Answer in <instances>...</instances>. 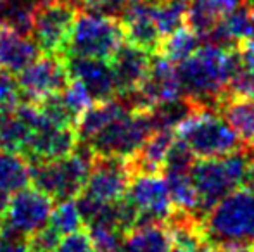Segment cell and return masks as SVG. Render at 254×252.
<instances>
[{"label": "cell", "instance_id": "6da1fadb", "mask_svg": "<svg viewBox=\"0 0 254 252\" xmlns=\"http://www.w3.org/2000/svg\"><path fill=\"white\" fill-rule=\"evenodd\" d=\"M241 67L237 47L201 45L187 61L178 64L185 97L195 105L216 109L228 97L232 78Z\"/></svg>", "mask_w": 254, "mask_h": 252}, {"label": "cell", "instance_id": "7a4b0ae2", "mask_svg": "<svg viewBox=\"0 0 254 252\" xmlns=\"http://www.w3.org/2000/svg\"><path fill=\"white\" fill-rule=\"evenodd\" d=\"M206 244L223 249H249L254 244V192L239 189L221 199L202 218Z\"/></svg>", "mask_w": 254, "mask_h": 252}, {"label": "cell", "instance_id": "3957f363", "mask_svg": "<svg viewBox=\"0 0 254 252\" xmlns=\"http://www.w3.org/2000/svg\"><path fill=\"white\" fill-rule=\"evenodd\" d=\"M253 166L254 157L249 149H242L225 157L195 161L190 169V178L201 199V218L221 199L244 187Z\"/></svg>", "mask_w": 254, "mask_h": 252}, {"label": "cell", "instance_id": "277c9868", "mask_svg": "<svg viewBox=\"0 0 254 252\" xmlns=\"http://www.w3.org/2000/svg\"><path fill=\"white\" fill-rule=\"evenodd\" d=\"M175 135L199 159L225 157L246 149L239 135L216 109L201 105L178 125Z\"/></svg>", "mask_w": 254, "mask_h": 252}, {"label": "cell", "instance_id": "5b68a950", "mask_svg": "<svg viewBox=\"0 0 254 252\" xmlns=\"http://www.w3.org/2000/svg\"><path fill=\"white\" fill-rule=\"evenodd\" d=\"M90 147L85 144L71 155L56 161L33 162L31 164V185L35 189L45 192L56 204L66 201H76V197L85 190L88 175L92 169Z\"/></svg>", "mask_w": 254, "mask_h": 252}, {"label": "cell", "instance_id": "8992f818", "mask_svg": "<svg viewBox=\"0 0 254 252\" xmlns=\"http://www.w3.org/2000/svg\"><path fill=\"white\" fill-rule=\"evenodd\" d=\"M127 44L121 19L78 12L66 45V57L111 61Z\"/></svg>", "mask_w": 254, "mask_h": 252}, {"label": "cell", "instance_id": "52a82bcc", "mask_svg": "<svg viewBox=\"0 0 254 252\" xmlns=\"http://www.w3.org/2000/svg\"><path fill=\"white\" fill-rule=\"evenodd\" d=\"M80 12L73 0H40L31 9V40L40 54L66 55V45Z\"/></svg>", "mask_w": 254, "mask_h": 252}, {"label": "cell", "instance_id": "ba28073f", "mask_svg": "<svg viewBox=\"0 0 254 252\" xmlns=\"http://www.w3.org/2000/svg\"><path fill=\"white\" fill-rule=\"evenodd\" d=\"M156 131L151 111H130L109 123L88 144L94 155L130 159Z\"/></svg>", "mask_w": 254, "mask_h": 252}, {"label": "cell", "instance_id": "9c48e42d", "mask_svg": "<svg viewBox=\"0 0 254 252\" xmlns=\"http://www.w3.org/2000/svg\"><path fill=\"white\" fill-rule=\"evenodd\" d=\"M23 102H40L64 92L71 83L66 55L40 54L16 76Z\"/></svg>", "mask_w": 254, "mask_h": 252}, {"label": "cell", "instance_id": "30bf717a", "mask_svg": "<svg viewBox=\"0 0 254 252\" xmlns=\"http://www.w3.org/2000/svg\"><path fill=\"white\" fill-rule=\"evenodd\" d=\"M131 178L133 173L128 159L94 155L90 175L81 194L101 204H113L127 197Z\"/></svg>", "mask_w": 254, "mask_h": 252}, {"label": "cell", "instance_id": "8fae6325", "mask_svg": "<svg viewBox=\"0 0 254 252\" xmlns=\"http://www.w3.org/2000/svg\"><path fill=\"white\" fill-rule=\"evenodd\" d=\"M54 207L56 202L45 192L26 187L10 197L2 221L21 235L31 237L49 225Z\"/></svg>", "mask_w": 254, "mask_h": 252}, {"label": "cell", "instance_id": "7c38bea8", "mask_svg": "<svg viewBox=\"0 0 254 252\" xmlns=\"http://www.w3.org/2000/svg\"><path fill=\"white\" fill-rule=\"evenodd\" d=\"M127 197L137 207L138 223L168 221L175 212V204L166 178L161 175H135Z\"/></svg>", "mask_w": 254, "mask_h": 252}, {"label": "cell", "instance_id": "4fadbf2b", "mask_svg": "<svg viewBox=\"0 0 254 252\" xmlns=\"http://www.w3.org/2000/svg\"><path fill=\"white\" fill-rule=\"evenodd\" d=\"M71 78L78 80L92 102H107L118 97L114 71L109 61L88 57H66Z\"/></svg>", "mask_w": 254, "mask_h": 252}, {"label": "cell", "instance_id": "5bb4252c", "mask_svg": "<svg viewBox=\"0 0 254 252\" xmlns=\"http://www.w3.org/2000/svg\"><path fill=\"white\" fill-rule=\"evenodd\" d=\"M127 44L156 55L163 44L157 23L152 16V7L140 0H130L121 17Z\"/></svg>", "mask_w": 254, "mask_h": 252}, {"label": "cell", "instance_id": "9a60e30c", "mask_svg": "<svg viewBox=\"0 0 254 252\" xmlns=\"http://www.w3.org/2000/svg\"><path fill=\"white\" fill-rule=\"evenodd\" d=\"M111 67L116 78L118 95H127L144 85L152 64V54L130 44H125L111 59Z\"/></svg>", "mask_w": 254, "mask_h": 252}, {"label": "cell", "instance_id": "2e32d148", "mask_svg": "<svg viewBox=\"0 0 254 252\" xmlns=\"http://www.w3.org/2000/svg\"><path fill=\"white\" fill-rule=\"evenodd\" d=\"M38 55L40 50L31 37L21 35L19 31L0 23V69L17 76Z\"/></svg>", "mask_w": 254, "mask_h": 252}, {"label": "cell", "instance_id": "e0dca14e", "mask_svg": "<svg viewBox=\"0 0 254 252\" xmlns=\"http://www.w3.org/2000/svg\"><path fill=\"white\" fill-rule=\"evenodd\" d=\"M175 135L173 130H156L147 138L142 149L135 155L128 159L131 173L135 175H161L164 169L168 152L173 145Z\"/></svg>", "mask_w": 254, "mask_h": 252}, {"label": "cell", "instance_id": "ac0fdd59", "mask_svg": "<svg viewBox=\"0 0 254 252\" xmlns=\"http://www.w3.org/2000/svg\"><path fill=\"white\" fill-rule=\"evenodd\" d=\"M175 246L166 221L138 223L123 237V252H170Z\"/></svg>", "mask_w": 254, "mask_h": 252}, {"label": "cell", "instance_id": "d6986e66", "mask_svg": "<svg viewBox=\"0 0 254 252\" xmlns=\"http://www.w3.org/2000/svg\"><path fill=\"white\" fill-rule=\"evenodd\" d=\"M242 5V0H190L187 12V26L207 40L216 24Z\"/></svg>", "mask_w": 254, "mask_h": 252}, {"label": "cell", "instance_id": "ffe728a7", "mask_svg": "<svg viewBox=\"0 0 254 252\" xmlns=\"http://www.w3.org/2000/svg\"><path fill=\"white\" fill-rule=\"evenodd\" d=\"M131 109L121 97L107 102H94L83 114L80 116L76 125V133L81 144H88L99 131H102L116 118L130 112Z\"/></svg>", "mask_w": 254, "mask_h": 252}, {"label": "cell", "instance_id": "44dd1931", "mask_svg": "<svg viewBox=\"0 0 254 252\" xmlns=\"http://www.w3.org/2000/svg\"><path fill=\"white\" fill-rule=\"evenodd\" d=\"M218 112L227 119L232 130L239 135L246 149L254 147V99L228 95L218 107Z\"/></svg>", "mask_w": 254, "mask_h": 252}, {"label": "cell", "instance_id": "7402d4cb", "mask_svg": "<svg viewBox=\"0 0 254 252\" xmlns=\"http://www.w3.org/2000/svg\"><path fill=\"white\" fill-rule=\"evenodd\" d=\"M31 185V164L23 154L0 149V190L14 195Z\"/></svg>", "mask_w": 254, "mask_h": 252}, {"label": "cell", "instance_id": "603a6c76", "mask_svg": "<svg viewBox=\"0 0 254 252\" xmlns=\"http://www.w3.org/2000/svg\"><path fill=\"white\" fill-rule=\"evenodd\" d=\"M164 178L170 187L175 209L201 218V199L190 178V173H164Z\"/></svg>", "mask_w": 254, "mask_h": 252}, {"label": "cell", "instance_id": "cb8c5ba5", "mask_svg": "<svg viewBox=\"0 0 254 252\" xmlns=\"http://www.w3.org/2000/svg\"><path fill=\"white\" fill-rule=\"evenodd\" d=\"M199 47H201V37L189 26H184L163 38V44H161L157 55H163L164 59H168L173 64H182L184 61H187Z\"/></svg>", "mask_w": 254, "mask_h": 252}, {"label": "cell", "instance_id": "d4e9b609", "mask_svg": "<svg viewBox=\"0 0 254 252\" xmlns=\"http://www.w3.org/2000/svg\"><path fill=\"white\" fill-rule=\"evenodd\" d=\"M189 2L190 0H164L163 3L152 7V16L163 38L187 26Z\"/></svg>", "mask_w": 254, "mask_h": 252}, {"label": "cell", "instance_id": "484cf974", "mask_svg": "<svg viewBox=\"0 0 254 252\" xmlns=\"http://www.w3.org/2000/svg\"><path fill=\"white\" fill-rule=\"evenodd\" d=\"M49 225H51L61 237L69 235V233H74V232H78V230H83L85 221H83V216H81L80 209H78L76 201H66V202L56 204Z\"/></svg>", "mask_w": 254, "mask_h": 252}, {"label": "cell", "instance_id": "4316f807", "mask_svg": "<svg viewBox=\"0 0 254 252\" xmlns=\"http://www.w3.org/2000/svg\"><path fill=\"white\" fill-rule=\"evenodd\" d=\"M195 164V155L182 140L175 138L170 152H168L166 162H164V173H190L192 166Z\"/></svg>", "mask_w": 254, "mask_h": 252}, {"label": "cell", "instance_id": "83f0119b", "mask_svg": "<svg viewBox=\"0 0 254 252\" xmlns=\"http://www.w3.org/2000/svg\"><path fill=\"white\" fill-rule=\"evenodd\" d=\"M128 2L130 0H76V5L81 12L121 19L128 7Z\"/></svg>", "mask_w": 254, "mask_h": 252}, {"label": "cell", "instance_id": "f1b7e54d", "mask_svg": "<svg viewBox=\"0 0 254 252\" xmlns=\"http://www.w3.org/2000/svg\"><path fill=\"white\" fill-rule=\"evenodd\" d=\"M23 102L14 74L0 69V116L12 112Z\"/></svg>", "mask_w": 254, "mask_h": 252}, {"label": "cell", "instance_id": "f546056e", "mask_svg": "<svg viewBox=\"0 0 254 252\" xmlns=\"http://www.w3.org/2000/svg\"><path fill=\"white\" fill-rule=\"evenodd\" d=\"M54 252H97L88 230H78L69 235L61 237Z\"/></svg>", "mask_w": 254, "mask_h": 252}, {"label": "cell", "instance_id": "4dcf8cb0", "mask_svg": "<svg viewBox=\"0 0 254 252\" xmlns=\"http://www.w3.org/2000/svg\"><path fill=\"white\" fill-rule=\"evenodd\" d=\"M0 252H31L30 239L0 221Z\"/></svg>", "mask_w": 254, "mask_h": 252}, {"label": "cell", "instance_id": "1f68e13d", "mask_svg": "<svg viewBox=\"0 0 254 252\" xmlns=\"http://www.w3.org/2000/svg\"><path fill=\"white\" fill-rule=\"evenodd\" d=\"M28 239H30L31 252H54L61 240V235L51 225H47L44 230H40V232L35 233V235L28 237Z\"/></svg>", "mask_w": 254, "mask_h": 252}, {"label": "cell", "instance_id": "d6a6232c", "mask_svg": "<svg viewBox=\"0 0 254 252\" xmlns=\"http://www.w3.org/2000/svg\"><path fill=\"white\" fill-rule=\"evenodd\" d=\"M237 52H239V59H241V67L254 76V38L239 44Z\"/></svg>", "mask_w": 254, "mask_h": 252}, {"label": "cell", "instance_id": "836d02e7", "mask_svg": "<svg viewBox=\"0 0 254 252\" xmlns=\"http://www.w3.org/2000/svg\"><path fill=\"white\" fill-rule=\"evenodd\" d=\"M9 202H10V194L0 190V221L5 218V212H7V207H9Z\"/></svg>", "mask_w": 254, "mask_h": 252}, {"label": "cell", "instance_id": "e575fe53", "mask_svg": "<svg viewBox=\"0 0 254 252\" xmlns=\"http://www.w3.org/2000/svg\"><path fill=\"white\" fill-rule=\"evenodd\" d=\"M244 189L254 192V166L251 168V171H249L248 178H246V183H244Z\"/></svg>", "mask_w": 254, "mask_h": 252}, {"label": "cell", "instance_id": "d590c367", "mask_svg": "<svg viewBox=\"0 0 254 252\" xmlns=\"http://www.w3.org/2000/svg\"><path fill=\"white\" fill-rule=\"evenodd\" d=\"M170 252H194V251H190V249H187V247H182V246H177L175 244L173 247H171V251Z\"/></svg>", "mask_w": 254, "mask_h": 252}, {"label": "cell", "instance_id": "8d00e7d4", "mask_svg": "<svg viewBox=\"0 0 254 252\" xmlns=\"http://www.w3.org/2000/svg\"><path fill=\"white\" fill-rule=\"evenodd\" d=\"M140 2L147 3V5H151V7H156V5H159V3H163L164 0H140Z\"/></svg>", "mask_w": 254, "mask_h": 252}, {"label": "cell", "instance_id": "74e56055", "mask_svg": "<svg viewBox=\"0 0 254 252\" xmlns=\"http://www.w3.org/2000/svg\"><path fill=\"white\" fill-rule=\"evenodd\" d=\"M9 2H10V0H0V9H2L3 5H7Z\"/></svg>", "mask_w": 254, "mask_h": 252}, {"label": "cell", "instance_id": "f35d334b", "mask_svg": "<svg viewBox=\"0 0 254 252\" xmlns=\"http://www.w3.org/2000/svg\"><path fill=\"white\" fill-rule=\"evenodd\" d=\"M249 252H254V244H253V246L251 247H249V249H248Z\"/></svg>", "mask_w": 254, "mask_h": 252}, {"label": "cell", "instance_id": "ab89813d", "mask_svg": "<svg viewBox=\"0 0 254 252\" xmlns=\"http://www.w3.org/2000/svg\"><path fill=\"white\" fill-rule=\"evenodd\" d=\"M249 151H251V154H253V157H254V147H253V149H249Z\"/></svg>", "mask_w": 254, "mask_h": 252}, {"label": "cell", "instance_id": "60d3db41", "mask_svg": "<svg viewBox=\"0 0 254 252\" xmlns=\"http://www.w3.org/2000/svg\"><path fill=\"white\" fill-rule=\"evenodd\" d=\"M73 2H74V3H76V0H73Z\"/></svg>", "mask_w": 254, "mask_h": 252}]
</instances>
